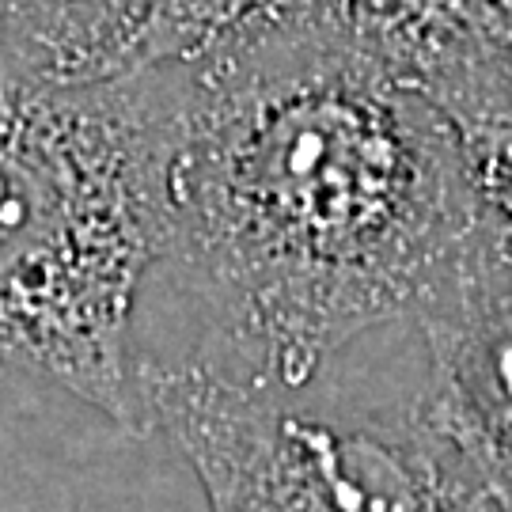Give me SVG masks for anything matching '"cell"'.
<instances>
[{"mask_svg": "<svg viewBox=\"0 0 512 512\" xmlns=\"http://www.w3.org/2000/svg\"><path fill=\"white\" fill-rule=\"evenodd\" d=\"M315 4L323 0H152L145 31L129 57V73L198 61L258 27H270Z\"/></svg>", "mask_w": 512, "mask_h": 512, "instance_id": "obj_7", "label": "cell"}, {"mask_svg": "<svg viewBox=\"0 0 512 512\" xmlns=\"http://www.w3.org/2000/svg\"><path fill=\"white\" fill-rule=\"evenodd\" d=\"M171 133V65L57 80L0 54V365L129 433Z\"/></svg>", "mask_w": 512, "mask_h": 512, "instance_id": "obj_2", "label": "cell"}, {"mask_svg": "<svg viewBox=\"0 0 512 512\" xmlns=\"http://www.w3.org/2000/svg\"><path fill=\"white\" fill-rule=\"evenodd\" d=\"M410 76L456 133L478 205L512 228V42L459 38Z\"/></svg>", "mask_w": 512, "mask_h": 512, "instance_id": "obj_5", "label": "cell"}, {"mask_svg": "<svg viewBox=\"0 0 512 512\" xmlns=\"http://www.w3.org/2000/svg\"><path fill=\"white\" fill-rule=\"evenodd\" d=\"M421 387L399 403L308 399L141 357L145 425L183 452L209 512H497Z\"/></svg>", "mask_w": 512, "mask_h": 512, "instance_id": "obj_3", "label": "cell"}, {"mask_svg": "<svg viewBox=\"0 0 512 512\" xmlns=\"http://www.w3.org/2000/svg\"><path fill=\"white\" fill-rule=\"evenodd\" d=\"M152 0H0V54L57 80L129 73Z\"/></svg>", "mask_w": 512, "mask_h": 512, "instance_id": "obj_6", "label": "cell"}, {"mask_svg": "<svg viewBox=\"0 0 512 512\" xmlns=\"http://www.w3.org/2000/svg\"><path fill=\"white\" fill-rule=\"evenodd\" d=\"M171 69L148 289L198 319L183 357L304 391L368 334L414 327L482 205L448 118L346 0Z\"/></svg>", "mask_w": 512, "mask_h": 512, "instance_id": "obj_1", "label": "cell"}, {"mask_svg": "<svg viewBox=\"0 0 512 512\" xmlns=\"http://www.w3.org/2000/svg\"><path fill=\"white\" fill-rule=\"evenodd\" d=\"M425 410L497 512H512V228L482 209L456 266L418 311Z\"/></svg>", "mask_w": 512, "mask_h": 512, "instance_id": "obj_4", "label": "cell"}]
</instances>
